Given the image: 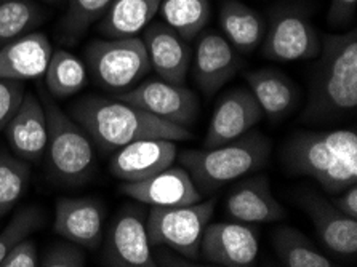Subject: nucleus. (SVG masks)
<instances>
[{
    "mask_svg": "<svg viewBox=\"0 0 357 267\" xmlns=\"http://www.w3.org/2000/svg\"><path fill=\"white\" fill-rule=\"evenodd\" d=\"M71 117L90 136L95 147L111 154L128 143L144 138L185 141L191 132L180 125L162 121L153 114L122 100L86 96L71 107Z\"/></svg>",
    "mask_w": 357,
    "mask_h": 267,
    "instance_id": "nucleus-1",
    "label": "nucleus"
},
{
    "mask_svg": "<svg viewBox=\"0 0 357 267\" xmlns=\"http://www.w3.org/2000/svg\"><path fill=\"white\" fill-rule=\"evenodd\" d=\"M284 162L291 173L338 194L357 184V135L354 130L295 133L284 147Z\"/></svg>",
    "mask_w": 357,
    "mask_h": 267,
    "instance_id": "nucleus-2",
    "label": "nucleus"
},
{
    "mask_svg": "<svg viewBox=\"0 0 357 267\" xmlns=\"http://www.w3.org/2000/svg\"><path fill=\"white\" fill-rule=\"evenodd\" d=\"M306 116L338 117L357 107V32L326 36Z\"/></svg>",
    "mask_w": 357,
    "mask_h": 267,
    "instance_id": "nucleus-3",
    "label": "nucleus"
},
{
    "mask_svg": "<svg viewBox=\"0 0 357 267\" xmlns=\"http://www.w3.org/2000/svg\"><path fill=\"white\" fill-rule=\"evenodd\" d=\"M271 141L250 130L241 138L216 147L181 152L180 160L200 194H213L245 174L266 165Z\"/></svg>",
    "mask_w": 357,
    "mask_h": 267,
    "instance_id": "nucleus-4",
    "label": "nucleus"
},
{
    "mask_svg": "<svg viewBox=\"0 0 357 267\" xmlns=\"http://www.w3.org/2000/svg\"><path fill=\"white\" fill-rule=\"evenodd\" d=\"M48 125V167L59 183L75 186L89 181L95 170V144L80 125L63 112L50 93L40 95Z\"/></svg>",
    "mask_w": 357,
    "mask_h": 267,
    "instance_id": "nucleus-5",
    "label": "nucleus"
},
{
    "mask_svg": "<svg viewBox=\"0 0 357 267\" xmlns=\"http://www.w3.org/2000/svg\"><path fill=\"white\" fill-rule=\"evenodd\" d=\"M85 59L96 84L111 91H128L148 75L151 63L143 39L93 40L85 48Z\"/></svg>",
    "mask_w": 357,
    "mask_h": 267,
    "instance_id": "nucleus-6",
    "label": "nucleus"
},
{
    "mask_svg": "<svg viewBox=\"0 0 357 267\" xmlns=\"http://www.w3.org/2000/svg\"><path fill=\"white\" fill-rule=\"evenodd\" d=\"M215 205V199H210L180 206H153L146 220L151 245H164L185 258L196 259Z\"/></svg>",
    "mask_w": 357,
    "mask_h": 267,
    "instance_id": "nucleus-7",
    "label": "nucleus"
},
{
    "mask_svg": "<svg viewBox=\"0 0 357 267\" xmlns=\"http://www.w3.org/2000/svg\"><path fill=\"white\" fill-rule=\"evenodd\" d=\"M117 98L185 128L194 123L199 114V101L191 90L162 79L142 82Z\"/></svg>",
    "mask_w": 357,
    "mask_h": 267,
    "instance_id": "nucleus-8",
    "label": "nucleus"
},
{
    "mask_svg": "<svg viewBox=\"0 0 357 267\" xmlns=\"http://www.w3.org/2000/svg\"><path fill=\"white\" fill-rule=\"evenodd\" d=\"M105 266L114 267H155L158 263L151 253L148 227L142 210L126 206L116 218L107 237Z\"/></svg>",
    "mask_w": 357,
    "mask_h": 267,
    "instance_id": "nucleus-9",
    "label": "nucleus"
},
{
    "mask_svg": "<svg viewBox=\"0 0 357 267\" xmlns=\"http://www.w3.org/2000/svg\"><path fill=\"white\" fill-rule=\"evenodd\" d=\"M259 252L258 234L247 222L207 224L200 242V254L215 266L248 267Z\"/></svg>",
    "mask_w": 357,
    "mask_h": 267,
    "instance_id": "nucleus-10",
    "label": "nucleus"
},
{
    "mask_svg": "<svg viewBox=\"0 0 357 267\" xmlns=\"http://www.w3.org/2000/svg\"><path fill=\"white\" fill-rule=\"evenodd\" d=\"M263 53L275 61H301L321 54V40L310 20L296 12H282L264 32Z\"/></svg>",
    "mask_w": 357,
    "mask_h": 267,
    "instance_id": "nucleus-11",
    "label": "nucleus"
},
{
    "mask_svg": "<svg viewBox=\"0 0 357 267\" xmlns=\"http://www.w3.org/2000/svg\"><path fill=\"white\" fill-rule=\"evenodd\" d=\"M176 155V144L172 139H137L114 152L109 168L114 178L135 183L172 167Z\"/></svg>",
    "mask_w": 357,
    "mask_h": 267,
    "instance_id": "nucleus-12",
    "label": "nucleus"
},
{
    "mask_svg": "<svg viewBox=\"0 0 357 267\" xmlns=\"http://www.w3.org/2000/svg\"><path fill=\"white\" fill-rule=\"evenodd\" d=\"M263 111L250 90L228 91L215 107L204 147H216L241 138L261 121Z\"/></svg>",
    "mask_w": 357,
    "mask_h": 267,
    "instance_id": "nucleus-13",
    "label": "nucleus"
},
{
    "mask_svg": "<svg viewBox=\"0 0 357 267\" xmlns=\"http://www.w3.org/2000/svg\"><path fill=\"white\" fill-rule=\"evenodd\" d=\"M121 192L151 206H180L202 200L186 168L173 165L142 181L123 183Z\"/></svg>",
    "mask_w": 357,
    "mask_h": 267,
    "instance_id": "nucleus-14",
    "label": "nucleus"
},
{
    "mask_svg": "<svg viewBox=\"0 0 357 267\" xmlns=\"http://www.w3.org/2000/svg\"><path fill=\"white\" fill-rule=\"evenodd\" d=\"M102 226L105 208L100 200L63 197L56 201L53 229L68 242L96 250L102 242Z\"/></svg>",
    "mask_w": 357,
    "mask_h": 267,
    "instance_id": "nucleus-15",
    "label": "nucleus"
},
{
    "mask_svg": "<svg viewBox=\"0 0 357 267\" xmlns=\"http://www.w3.org/2000/svg\"><path fill=\"white\" fill-rule=\"evenodd\" d=\"M143 32L151 69H154L162 80L185 84L191 66V48L188 40L165 23H149Z\"/></svg>",
    "mask_w": 357,
    "mask_h": 267,
    "instance_id": "nucleus-16",
    "label": "nucleus"
},
{
    "mask_svg": "<svg viewBox=\"0 0 357 267\" xmlns=\"http://www.w3.org/2000/svg\"><path fill=\"white\" fill-rule=\"evenodd\" d=\"M241 66L239 58L225 36L207 31L200 36L194 54V77L205 96H213Z\"/></svg>",
    "mask_w": 357,
    "mask_h": 267,
    "instance_id": "nucleus-17",
    "label": "nucleus"
},
{
    "mask_svg": "<svg viewBox=\"0 0 357 267\" xmlns=\"http://www.w3.org/2000/svg\"><path fill=\"white\" fill-rule=\"evenodd\" d=\"M300 204L330 252L344 258L357 254V220L346 216L332 201L316 194L301 195Z\"/></svg>",
    "mask_w": 357,
    "mask_h": 267,
    "instance_id": "nucleus-18",
    "label": "nucleus"
},
{
    "mask_svg": "<svg viewBox=\"0 0 357 267\" xmlns=\"http://www.w3.org/2000/svg\"><path fill=\"white\" fill-rule=\"evenodd\" d=\"M53 54L43 32H28L0 47V80H32L45 75Z\"/></svg>",
    "mask_w": 357,
    "mask_h": 267,
    "instance_id": "nucleus-19",
    "label": "nucleus"
},
{
    "mask_svg": "<svg viewBox=\"0 0 357 267\" xmlns=\"http://www.w3.org/2000/svg\"><path fill=\"white\" fill-rule=\"evenodd\" d=\"M3 132L15 154L24 160H39L48 141L47 114L39 98L24 95Z\"/></svg>",
    "mask_w": 357,
    "mask_h": 267,
    "instance_id": "nucleus-20",
    "label": "nucleus"
},
{
    "mask_svg": "<svg viewBox=\"0 0 357 267\" xmlns=\"http://www.w3.org/2000/svg\"><path fill=\"white\" fill-rule=\"evenodd\" d=\"M232 220L247 224L275 222L285 216L284 206L274 197L268 178L255 176L237 184L226 200Z\"/></svg>",
    "mask_w": 357,
    "mask_h": 267,
    "instance_id": "nucleus-21",
    "label": "nucleus"
},
{
    "mask_svg": "<svg viewBox=\"0 0 357 267\" xmlns=\"http://www.w3.org/2000/svg\"><path fill=\"white\" fill-rule=\"evenodd\" d=\"M248 89L263 114L278 122L284 119L298 101V90L285 74L275 69H258L247 75Z\"/></svg>",
    "mask_w": 357,
    "mask_h": 267,
    "instance_id": "nucleus-22",
    "label": "nucleus"
},
{
    "mask_svg": "<svg viewBox=\"0 0 357 267\" xmlns=\"http://www.w3.org/2000/svg\"><path fill=\"white\" fill-rule=\"evenodd\" d=\"M162 0H112L102 16L100 31L107 39L138 37L159 12Z\"/></svg>",
    "mask_w": 357,
    "mask_h": 267,
    "instance_id": "nucleus-23",
    "label": "nucleus"
},
{
    "mask_svg": "<svg viewBox=\"0 0 357 267\" xmlns=\"http://www.w3.org/2000/svg\"><path fill=\"white\" fill-rule=\"evenodd\" d=\"M220 24L231 45L243 53H250L264 37V21L248 5L228 0L221 7Z\"/></svg>",
    "mask_w": 357,
    "mask_h": 267,
    "instance_id": "nucleus-24",
    "label": "nucleus"
},
{
    "mask_svg": "<svg viewBox=\"0 0 357 267\" xmlns=\"http://www.w3.org/2000/svg\"><path fill=\"white\" fill-rule=\"evenodd\" d=\"M275 254L285 267H332L333 263L294 227H279L273 236Z\"/></svg>",
    "mask_w": 357,
    "mask_h": 267,
    "instance_id": "nucleus-25",
    "label": "nucleus"
},
{
    "mask_svg": "<svg viewBox=\"0 0 357 267\" xmlns=\"http://www.w3.org/2000/svg\"><path fill=\"white\" fill-rule=\"evenodd\" d=\"M45 84L48 93L58 100L79 93L86 84L85 64L66 50L53 52L45 70Z\"/></svg>",
    "mask_w": 357,
    "mask_h": 267,
    "instance_id": "nucleus-26",
    "label": "nucleus"
},
{
    "mask_svg": "<svg viewBox=\"0 0 357 267\" xmlns=\"http://www.w3.org/2000/svg\"><path fill=\"white\" fill-rule=\"evenodd\" d=\"M159 12L167 26L185 40H192L208 23L210 0H162Z\"/></svg>",
    "mask_w": 357,
    "mask_h": 267,
    "instance_id": "nucleus-27",
    "label": "nucleus"
},
{
    "mask_svg": "<svg viewBox=\"0 0 357 267\" xmlns=\"http://www.w3.org/2000/svg\"><path fill=\"white\" fill-rule=\"evenodd\" d=\"M43 16L34 0H0V47L28 34L42 23Z\"/></svg>",
    "mask_w": 357,
    "mask_h": 267,
    "instance_id": "nucleus-28",
    "label": "nucleus"
},
{
    "mask_svg": "<svg viewBox=\"0 0 357 267\" xmlns=\"http://www.w3.org/2000/svg\"><path fill=\"white\" fill-rule=\"evenodd\" d=\"M31 179L28 163L0 149V218L18 204Z\"/></svg>",
    "mask_w": 357,
    "mask_h": 267,
    "instance_id": "nucleus-29",
    "label": "nucleus"
},
{
    "mask_svg": "<svg viewBox=\"0 0 357 267\" xmlns=\"http://www.w3.org/2000/svg\"><path fill=\"white\" fill-rule=\"evenodd\" d=\"M111 2L112 0H66L68 7L61 23L63 40L77 42L91 24L105 16Z\"/></svg>",
    "mask_w": 357,
    "mask_h": 267,
    "instance_id": "nucleus-30",
    "label": "nucleus"
},
{
    "mask_svg": "<svg viewBox=\"0 0 357 267\" xmlns=\"http://www.w3.org/2000/svg\"><path fill=\"white\" fill-rule=\"evenodd\" d=\"M43 222H45V216L37 206H28V208L20 210L12 218V221L5 226L3 231L0 232V263L15 245L28 238L36 231H39Z\"/></svg>",
    "mask_w": 357,
    "mask_h": 267,
    "instance_id": "nucleus-31",
    "label": "nucleus"
},
{
    "mask_svg": "<svg viewBox=\"0 0 357 267\" xmlns=\"http://www.w3.org/2000/svg\"><path fill=\"white\" fill-rule=\"evenodd\" d=\"M42 267H84L85 254L77 243H58L40 259Z\"/></svg>",
    "mask_w": 357,
    "mask_h": 267,
    "instance_id": "nucleus-32",
    "label": "nucleus"
},
{
    "mask_svg": "<svg viewBox=\"0 0 357 267\" xmlns=\"http://www.w3.org/2000/svg\"><path fill=\"white\" fill-rule=\"evenodd\" d=\"M23 96L24 86L21 85V82L0 80V133L13 117Z\"/></svg>",
    "mask_w": 357,
    "mask_h": 267,
    "instance_id": "nucleus-33",
    "label": "nucleus"
},
{
    "mask_svg": "<svg viewBox=\"0 0 357 267\" xmlns=\"http://www.w3.org/2000/svg\"><path fill=\"white\" fill-rule=\"evenodd\" d=\"M39 263L40 259L36 243L24 238L10 250L0 263V267H36Z\"/></svg>",
    "mask_w": 357,
    "mask_h": 267,
    "instance_id": "nucleus-34",
    "label": "nucleus"
},
{
    "mask_svg": "<svg viewBox=\"0 0 357 267\" xmlns=\"http://www.w3.org/2000/svg\"><path fill=\"white\" fill-rule=\"evenodd\" d=\"M357 8V0H332L328 8L330 24L342 26L353 21Z\"/></svg>",
    "mask_w": 357,
    "mask_h": 267,
    "instance_id": "nucleus-35",
    "label": "nucleus"
},
{
    "mask_svg": "<svg viewBox=\"0 0 357 267\" xmlns=\"http://www.w3.org/2000/svg\"><path fill=\"white\" fill-rule=\"evenodd\" d=\"M332 204L346 216L357 220V186L356 184L342 190V194H340L337 199H333Z\"/></svg>",
    "mask_w": 357,
    "mask_h": 267,
    "instance_id": "nucleus-36",
    "label": "nucleus"
},
{
    "mask_svg": "<svg viewBox=\"0 0 357 267\" xmlns=\"http://www.w3.org/2000/svg\"><path fill=\"white\" fill-rule=\"evenodd\" d=\"M42 2L50 3V5H61V3H63V0H42Z\"/></svg>",
    "mask_w": 357,
    "mask_h": 267,
    "instance_id": "nucleus-37",
    "label": "nucleus"
}]
</instances>
